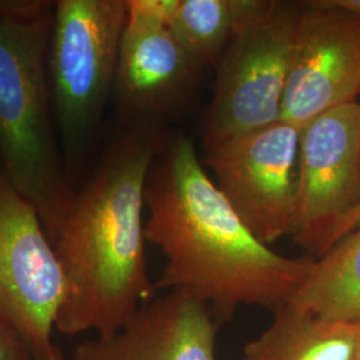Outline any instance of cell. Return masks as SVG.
Returning <instances> with one entry per match:
<instances>
[{"instance_id": "6da1fadb", "label": "cell", "mask_w": 360, "mask_h": 360, "mask_svg": "<svg viewBox=\"0 0 360 360\" xmlns=\"http://www.w3.org/2000/svg\"><path fill=\"white\" fill-rule=\"evenodd\" d=\"M144 202L146 240L166 257L155 288L186 292L218 324L243 306L283 309L314 267V257H283L245 227L183 134L155 156Z\"/></svg>"}, {"instance_id": "7a4b0ae2", "label": "cell", "mask_w": 360, "mask_h": 360, "mask_svg": "<svg viewBox=\"0 0 360 360\" xmlns=\"http://www.w3.org/2000/svg\"><path fill=\"white\" fill-rule=\"evenodd\" d=\"M166 139L160 124H129L75 190L51 240L65 279L55 323L60 334H115L154 299L143 211L148 172Z\"/></svg>"}, {"instance_id": "3957f363", "label": "cell", "mask_w": 360, "mask_h": 360, "mask_svg": "<svg viewBox=\"0 0 360 360\" xmlns=\"http://www.w3.org/2000/svg\"><path fill=\"white\" fill-rule=\"evenodd\" d=\"M55 1L0 0V166L37 207L50 240L75 188L58 138L49 77Z\"/></svg>"}, {"instance_id": "277c9868", "label": "cell", "mask_w": 360, "mask_h": 360, "mask_svg": "<svg viewBox=\"0 0 360 360\" xmlns=\"http://www.w3.org/2000/svg\"><path fill=\"white\" fill-rule=\"evenodd\" d=\"M126 20L127 0L55 1L49 77L60 151L72 186V175L94 142L114 92Z\"/></svg>"}, {"instance_id": "5b68a950", "label": "cell", "mask_w": 360, "mask_h": 360, "mask_svg": "<svg viewBox=\"0 0 360 360\" xmlns=\"http://www.w3.org/2000/svg\"><path fill=\"white\" fill-rule=\"evenodd\" d=\"M300 3L259 0L221 53L205 144L262 129L282 117Z\"/></svg>"}, {"instance_id": "8992f818", "label": "cell", "mask_w": 360, "mask_h": 360, "mask_svg": "<svg viewBox=\"0 0 360 360\" xmlns=\"http://www.w3.org/2000/svg\"><path fill=\"white\" fill-rule=\"evenodd\" d=\"M65 279L37 207L0 166V321L23 338L34 360H65L53 328Z\"/></svg>"}, {"instance_id": "52a82bcc", "label": "cell", "mask_w": 360, "mask_h": 360, "mask_svg": "<svg viewBox=\"0 0 360 360\" xmlns=\"http://www.w3.org/2000/svg\"><path fill=\"white\" fill-rule=\"evenodd\" d=\"M299 142L300 129L281 119L207 148L219 191L264 245L291 236Z\"/></svg>"}, {"instance_id": "ba28073f", "label": "cell", "mask_w": 360, "mask_h": 360, "mask_svg": "<svg viewBox=\"0 0 360 360\" xmlns=\"http://www.w3.org/2000/svg\"><path fill=\"white\" fill-rule=\"evenodd\" d=\"M359 205L360 102H352L300 129L292 240L323 257L338 224Z\"/></svg>"}, {"instance_id": "9c48e42d", "label": "cell", "mask_w": 360, "mask_h": 360, "mask_svg": "<svg viewBox=\"0 0 360 360\" xmlns=\"http://www.w3.org/2000/svg\"><path fill=\"white\" fill-rule=\"evenodd\" d=\"M359 95V16L331 0L302 1L281 119L302 129Z\"/></svg>"}, {"instance_id": "30bf717a", "label": "cell", "mask_w": 360, "mask_h": 360, "mask_svg": "<svg viewBox=\"0 0 360 360\" xmlns=\"http://www.w3.org/2000/svg\"><path fill=\"white\" fill-rule=\"evenodd\" d=\"M178 0H127L116 102L129 124H160L186 101L199 68L169 30Z\"/></svg>"}, {"instance_id": "8fae6325", "label": "cell", "mask_w": 360, "mask_h": 360, "mask_svg": "<svg viewBox=\"0 0 360 360\" xmlns=\"http://www.w3.org/2000/svg\"><path fill=\"white\" fill-rule=\"evenodd\" d=\"M210 309L171 290L143 304L117 333L80 343L72 360H218Z\"/></svg>"}, {"instance_id": "7c38bea8", "label": "cell", "mask_w": 360, "mask_h": 360, "mask_svg": "<svg viewBox=\"0 0 360 360\" xmlns=\"http://www.w3.org/2000/svg\"><path fill=\"white\" fill-rule=\"evenodd\" d=\"M359 323L327 322L283 307L248 342L242 360H359Z\"/></svg>"}, {"instance_id": "4fadbf2b", "label": "cell", "mask_w": 360, "mask_h": 360, "mask_svg": "<svg viewBox=\"0 0 360 360\" xmlns=\"http://www.w3.org/2000/svg\"><path fill=\"white\" fill-rule=\"evenodd\" d=\"M287 307L327 322H360V223L315 259Z\"/></svg>"}, {"instance_id": "5bb4252c", "label": "cell", "mask_w": 360, "mask_h": 360, "mask_svg": "<svg viewBox=\"0 0 360 360\" xmlns=\"http://www.w3.org/2000/svg\"><path fill=\"white\" fill-rule=\"evenodd\" d=\"M259 0H178L169 30L198 67L217 65Z\"/></svg>"}, {"instance_id": "9a60e30c", "label": "cell", "mask_w": 360, "mask_h": 360, "mask_svg": "<svg viewBox=\"0 0 360 360\" xmlns=\"http://www.w3.org/2000/svg\"><path fill=\"white\" fill-rule=\"evenodd\" d=\"M0 360H34L23 338L0 321Z\"/></svg>"}, {"instance_id": "2e32d148", "label": "cell", "mask_w": 360, "mask_h": 360, "mask_svg": "<svg viewBox=\"0 0 360 360\" xmlns=\"http://www.w3.org/2000/svg\"><path fill=\"white\" fill-rule=\"evenodd\" d=\"M360 223V205L355 210H352L346 218L343 219L338 227L335 229L333 235V245L338 243L343 236H346L348 232L352 231Z\"/></svg>"}, {"instance_id": "e0dca14e", "label": "cell", "mask_w": 360, "mask_h": 360, "mask_svg": "<svg viewBox=\"0 0 360 360\" xmlns=\"http://www.w3.org/2000/svg\"><path fill=\"white\" fill-rule=\"evenodd\" d=\"M331 3L360 18V0H331Z\"/></svg>"}, {"instance_id": "ac0fdd59", "label": "cell", "mask_w": 360, "mask_h": 360, "mask_svg": "<svg viewBox=\"0 0 360 360\" xmlns=\"http://www.w3.org/2000/svg\"><path fill=\"white\" fill-rule=\"evenodd\" d=\"M359 328H360V322H359ZM359 360H360V356H359Z\"/></svg>"}]
</instances>
